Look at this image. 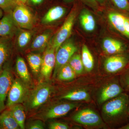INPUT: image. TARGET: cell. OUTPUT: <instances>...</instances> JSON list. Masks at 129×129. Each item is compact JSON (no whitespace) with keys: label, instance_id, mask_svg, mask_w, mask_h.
<instances>
[{"label":"cell","instance_id":"cell-44","mask_svg":"<svg viewBox=\"0 0 129 129\" xmlns=\"http://www.w3.org/2000/svg\"><path fill=\"white\" fill-rule=\"evenodd\" d=\"M128 1H129V0H128Z\"/></svg>","mask_w":129,"mask_h":129},{"label":"cell","instance_id":"cell-5","mask_svg":"<svg viewBox=\"0 0 129 129\" xmlns=\"http://www.w3.org/2000/svg\"><path fill=\"white\" fill-rule=\"evenodd\" d=\"M29 89L19 78L14 79L8 94L6 107L8 108L16 104H23L29 93Z\"/></svg>","mask_w":129,"mask_h":129},{"label":"cell","instance_id":"cell-8","mask_svg":"<svg viewBox=\"0 0 129 129\" xmlns=\"http://www.w3.org/2000/svg\"><path fill=\"white\" fill-rule=\"evenodd\" d=\"M41 76L45 81L48 80L55 68L56 62V51L49 42L42 57Z\"/></svg>","mask_w":129,"mask_h":129},{"label":"cell","instance_id":"cell-20","mask_svg":"<svg viewBox=\"0 0 129 129\" xmlns=\"http://www.w3.org/2000/svg\"><path fill=\"white\" fill-rule=\"evenodd\" d=\"M60 99L73 101H88L90 100V96L88 91L85 90H75L63 94L61 96Z\"/></svg>","mask_w":129,"mask_h":129},{"label":"cell","instance_id":"cell-27","mask_svg":"<svg viewBox=\"0 0 129 129\" xmlns=\"http://www.w3.org/2000/svg\"><path fill=\"white\" fill-rule=\"evenodd\" d=\"M68 63L76 75H80L82 73L84 67L81 60V56L80 54L75 53L74 54Z\"/></svg>","mask_w":129,"mask_h":129},{"label":"cell","instance_id":"cell-2","mask_svg":"<svg viewBox=\"0 0 129 129\" xmlns=\"http://www.w3.org/2000/svg\"><path fill=\"white\" fill-rule=\"evenodd\" d=\"M54 88L48 80L40 83L29 91L23 106L27 111H34L43 106L53 93Z\"/></svg>","mask_w":129,"mask_h":129},{"label":"cell","instance_id":"cell-29","mask_svg":"<svg viewBox=\"0 0 129 129\" xmlns=\"http://www.w3.org/2000/svg\"><path fill=\"white\" fill-rule=\"evenodd\" d=\"M25 128L44 129L45 128V124L43 120L36 118L27 122L25 124Z\"/></svg>","mask_w":129,"mask_h":129},{"label":"cell","instance_id":"cell-32","mask_svg":"<svg viewBox=\"0 0 129 129\" xmlns=\"http://www.w3.org/2000/svg\"><path fill=\"white\" fill-rule=\"evenodd\" d=\"M48 128L50 129H68L69 126L67 124L62 122H54L49 124Z\"/></svg>","mask_w":129,"mask_h":129},{"label":"cell","instance_id":"cell-3","mask_svg":"<svg viewBox=\"0 0 129 129\" xmlns=\"http://www.w3.org/2000/svg\"><path fill=\"white\" fill-rule=\"evenodd\" d=\"M79 105L78 103H63L47 106L35 116L36 118L46 121L63 117Z\"/></svg>","mask_w":129,"mask_h":129},{"label":"cell","instance_id":"cell-37","mask_svg":"<svg viewBox=\"0 0 129 129\" xmlns=\"http://www.w3.org/2000/svg\"><path fill=\"white\" fill-rule=\"evenodd\" d=\"M15 1L16 2L18 3H20V4L24 5L27 2V0H15Z\"/></svg>","mask_w":129,"mask_h":129},{"label":"cell","instance_id":"cell-11","mask_svg":"<svg viewBox=\"0 0 129 129\" xmlns=\"http://www.w3.org/2000/svg\"><path fill=\"white\" fill-rule=\"evenodd\" d=\"M128 62V59L124 56L118 55L111 56L105 60L104 69L108 73H115L124 68Z\"/></svg>","mask_w":129,"mask_h":129},{"label":"cell","instance_id":"cell-19","mask_svg":"<svg viewBox=\"0 0 129 129\" xmlns=\"http://www.w3.org/2000/svg\"><path fill=\"white\" fill-rule=\"evenodd\" d=\"M20 129H25V109L22 104H16L8 108Z\"/></svg>","mask_w":129,"mask_h":129},{"label":"cell","instance_id":"cell-43","mask_svg":"<svg viewBox=\"0 0 129 129\" xmlns=\"http://www.w3.org/2000/svg\"><path fill=\"white\" fill-rule=\"evenodd\" d=\"M1 112V110H0V113Z\"/></svg>","mask_w":129,"mask_h":129},{"label":"cell","instance_id":"cell-31","mask_svg":"<svg viewBox=\"0 0 129 129\" xmlns=\"http://www.w3.org/2000/svg\"><path fill=\"white\" fill-rule=\"evenodd\" d=\"M113 4L118 9L123 11L129 12L128 0H112Z\"/></svg>","mask_w":129,"mask_h":129},{"label":"cell","instance_id":"cell-38","mask_svg":"<svg viewBox=\"0 0 129 129\" xmlns=\"http://www.w3.org/2000/svg\"><path fill=\"white\" fill-rule=\"evenodd\" d=\"M120 129H129V123L125 125L122 126L121 128H120Z\"/></svg>","mask_w":129,"mask_h":129},{"label":"cell","instance_id":"cell-12","mask_svg":"<svg viewBox=\"0 0 129 129\" xmlns=\"http://www.w3.org/2000/svg\"><path fill=\"white\" fill-rule=\"evenodd\" d=\"M123 91V88L119 84L116 83H110L102 89L98 97V103L102 104L117 96Z\"/></svg>","mask_w":129,"mask_h":129},{"label":"cell","instance_id":"cell-21","mask_svg":"<svg viewBox=\"0 0 129 129\" xmlns=\"http://www.w3.org/2000/svg\"><path fill=\"white\" fill-rule=\"evenodd\" d=\"M51 35V32L47 31L38 35L32 42L31 49L35 51H44L48 45Z\"/></svg>","mask_w":129,"mask_h":129},{"label":"cell","instance_id":"cell-25","mask_svg":"<svg viewBox=\"0 0 129 129\" xmlns=\"http://www.w3.org/2000/svg\"><path fill=\"white\" fill-rule=\"evenodd\" d=\"M81 60L84 68L87 72H90L94 67L93 56L86 45H83L81 50Z\"/></svg>","mask_w":129,"mask_h":129},{"label":"cell","instance_id":"cell-36","mask_svg":"<svg viewBox=\"0 0 129 129\" xmlns=\"http://www.w3.org/2000/svg\"><path fill=\"white\" fill-rule=\"evenodd\" d=\"M30 2L34 5H39L44 2V0H30Z\"/></svg>","mask_w":129,"mask_h":129},{"label":"cell","instance_id":"cell-24","mask_svg":"<svg viewBox=\"0 0 129 129\" xmlns=\"http://www.w3.org/2000/svg\"><path fill=\"white\" fill-rule=\"evenodd\" d=\"M11 45L8 40L0 39V74L2 72L5 64L10 55Z\"/></svg>","mask_w":129,"mask_h":129},{"label":"cell","instance_id":"cell-6","mask_svg":"<svg viewBox=\"0 0 129 129\" xmlns=\"http://www.w3.org/2000/svg\"><path fill=\"white\" fill-rule=\"evenodd\" d=\"M78 48L72 39H68L63 43L56 52V62L53 76H56L60 68L68 62L70 58L77 52Z\"/></svg>","mask_w":129,"mask_h":129},{"label":"cell","instance_id":"cell-42","mask_svg":"<svg viewBox=\"0 0 129 129\" xmlns=\"http://www.w3.org/2000/svg\"><path fill=\"white\" fill-rule=\"evenodd\" d=\"M129 102H128V113L129 114Z\"/></svg>","mask_w":129,"mask_h":129},{"label":"cell","instance_id":"cell-7","mask_svg":"<svg viewBox=\"0 0 129 129\" xmlns=\"http://www.w3.org/2000/svg\"><path fill=\"white\" fill-rule=\"evenodd\" d=\"M12 14L16 24L20 28L30 29L33 27V16L29 9L23 5L16 6Z\"/></svg>","mask_w":129,"mask_h":129},{"label":"cell","instance_id":"cell-10","mask_svg":"<svg viewBox=\"0 0 129 129\" xmlns=\"http://www.w3.org/2000/svg\"><path fill=\"white\" fill-rule=\"evenodd\" d=\"M74 122L88 127H95L100 125L102 120L95 111L89 108L82 109L72 117Z\"/></svg>","mask_w":129,"mask_h":129},{"label":"cell","instance_id":"cell-33","mask_svg":"<svg viewBox=\"0 0 129 129\" xmlns=\"http://www.w3.org/2000/svg\"><path fill=\"white\" fill-rule=\"evenodd\" d=\"M85 5L94 10L98 9V3L97 0H81Z\"/></svg>","mask_w":129,"mask_h":129},{"label":"cell","instance_id":"cell-18","mask_svg":"<svg viewBox=\"0 0 129 129\" xmlns=\"http://www.w3.org/2000/svg\"><path fill=\"white\" fill-rule=\"evenodd\" d=\"M20 127L8 109L0 114V129H18Z\"/></svg>","mask_w":129,"mask_h":129},{"label":"cell","instance_id":"cell-1","mask_svg":"<svg viewBox=\"0 0 129 129\" xmlns=\"http://www.w3.org/2000/svg\"><path fill=\"white\" fill-rule=\"evenodd\" d=\"M129 96L121 93L117 96L106 103L102 108V114L104 120L110 122H117L128 113Z\"/></svg>","mask_w":129,"mask_h":129},{"label":"cell","instance_id":"cell-23","mask_svg":"<svg viewBox=\"0 0 129 129\" xmlns=\"http://www.w3.org/2000/svg\"><path fill=\"white\" fill-rule=\"evenodd\" d=\"M27 58L33 74L38 76L40 73L42 57L39 54L30 53L27 55Z\"/></svg>","mask_w":129,"mask_h":129},{"label":"cell","instance_id":"cell-13","mask_svg":"<svg viewBox=\"0 0 129 129\" xmlns=\"http://www.w3.org/2000/svg\"><path fill=\"white\" fill-rule=\"evenodd\" d=\"M16 70L19 78L29 88L33 86V82L27 67L23 58L18 57L16 63Z\"/></svg>","mask_w":129,"mask_h":129},{"label":"cell","instance_id":"cell-4","mask_svg":"<svg viewBox=\"0 0 129 129\" xmlns=\"http://www.w3.org/2000/svg\"><path fill=\"white\" fill-rule=\"evenodd\" d=\"M78 12V9L77 7H74L53 40L50 42L56 52L63 43L68 39L71 35Z\"/></svg>","mask_w":129,"mask_h":129},{"label":"cell","instance_id":"cell-9","mask_svg":"<svg viewBox=\"0 0 129 129\" xmlns=\"http://www.w3.org/2000/svg\"><path fill=\"white\" fill-rule=\"evenodd\" d=\"M13 80L11 68L5 67L0 74V110L1 112L6 108L5 101Z\"/></svg>","mask_w":129,"mask_h":129},{"label":"cell","instance_id":"cell-26","mask_svg":"<svg viewBox=\"0 0 129 129\" xmlns=\"http://www.w3.org/2000/svg\"><path fill=\"white\" fill-rule=\"evenodd\" d=\"M76 74L68 63L60 68L57 74L58 80L63 81H71L76 77Z\"/></svg>","mask_w":129,"mask_h":129},{"label":"cell","instance_id":"cell-40","mask_svg":"<svg viewBox=\"0 0 129 129\" xmlns=\"http://www.w3.org/2000/svg\"><path fill=\"white\" fill-rule=\"evenodd\" d=\"M3 16V12L2 9L0 8V19L2 18Z\"/></svg>","mask_w":129,"mask_h":129},{"label":"cell","instance_id":"cell-16","mask_svg":"<svg viewBox=\"0 0 129 129\" xmlns=\"http://www.w3.org/2000/svg\"><path fill=\"white\" fill-rule=\"evenodd\" d=\"M67 11L65 8L61 6L53 7L47 12L41 20L42 24H47L60 19Z\"/></svg>","mask_w":129,"mask_h":129},{"label":"cell","instance_id":"cell-28","mask_svg":"<svg viewBox=\"0 0 129 129\" xmlns=\"http://www.w3.org/2000/svg\"><path fill=\"white\" fill-rule=\"evenodd\" d=\"M32 37L31 33L27 30L22 31L19 35L17 39L18 47L21 49L25 48L30 42Z\"/></svg>","mask_w":129,"mask_h":129},{"label":"cell","instance_id":"cell-22","mask_svg":"<svg viewBox=\"0 0 129 129\" xmlns=\"http://www.w3.org/2000/svg\"><path fill=\"white\" fill-rule=\"evenodd\" d=\"M125 16L119 13L112 12L108 15L109 22L118 32L125 36L124 23Z\"/></svg>","mask_w":129,"mask_h":129},{"label":"cell","instance_id":"cell-34","mask_svg":"<svg viewBox=\"0 0 129 129\" xmlns=\"http://www.w3.org/2000/svg\"><path fill=\"white\" fill-rule=\"evenodd\" d=\"M121 81L124 88L129 90V69L122 76Z\"/></svg>","mask_w":129,"mask_h":129},{"label":"cell","instance_id":"cell-35","mask_svg":"<svg viewBox=\"0 0 129 129\" xmlns=\"http://www.w3.org/2000/svg\"><path fill=\"white\" fill-rule=\"evenodd\" d=\"M124 27L125 33V37L129 40V18L125 16Z\"/></svg>","mask_w":129,"mask_h":129},{"label":"cell","instance_id":"cell-15","mask_svg":"<svg viewBox=\"0 0 129 129\" xmlns=\"http://www.w3.org/2000/svg\"><path fill=\"white\" fill-rule=\"evenodd\" d=\"M102 45L104 51L110 55L120 53L124 49V45L122 42L110 37L104 39Z\"/></svg>","mask_w":129,"mask_h":129},{"label":"cell","instance_id":"cell-39","mask_svg":"<svg viewBox=\"0 0 129 129\" xmlns=\"http://www.w3.org/2000/svg\"><path fill=\"white\" fill-rule=\"evenodd\" d=\"M106 0H97L98 3L100 4H103L106 2Z\"/></svg>","mask_w":129,"mask_h":129},{"label":"cell","instance_id":"cell-30","mask_svg":"<svg viewBox=\"0 0 129 129\" xmlns=\"http://www.w3.org/2000/svg\"><path fill=\"white\" fill-rule=\"evenodd\" d=\"M15 0H0V8L5 11L9 12L16 7Z\"/></svg>","mask_w":129,"mask_h":129},{"label":"cell","instance_id":"cell-17","mask_svg":"<svg viewBox=\"0 0 129 129\" xmlns=\"http://www.w3.org/2000/svg\"><path fill=\"white\" fill-rule=\"evenodd\" d=\"M79 19L81 27L87 32L94 31L96 28V21L93 15L86 9L81 10L79 16Z\"/></svg>","mask_w":129,"mask_h":129},{"label":"cell","instance_id":"cell-41","mask_svg":"<svg viewBox=\"0 0 129 129\" xmlns=\"http://www.w3.org/2000/svg\"><path fill=\"white\" fill-rule=\"evenodd\" d=\"M63 1H64L66 2L71 3L73 2L74 0H63Z\"/></svg>","mask_w":129,"mask_h":129},{"label":"cell","instance_id":"cell-14","mask_svg":"<svg viewBox=\"0 0 129 129\" xmlns=\"http://www.w3.org/2000/svg\"><path fill=\"white\" fill-rule=\"evenodd\" d=\"M16 23L12 14H7L0 19V37L11 36L14 32Z\"/></svg>","mask_w":129,"mask_h":129}]
</instances>
